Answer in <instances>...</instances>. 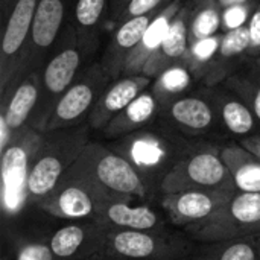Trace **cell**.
I'll return each mask as SVG.
<instances>
[{
    "label": "cell",
    "mask_w": 260,
    "mask_h": 260,
    "mask_svg": "<svg viewBox=\"0 0 260 260\" xmlns=\"http://www.w3.org/2000/svg\"><path fill=\"white\" fill-rule=\"evenodd\" d=\"M224 34H216L207 38L197 40L189 44V49L183 58V62L189 67L198 84L204 79V76L209 73L212 62L219 50L221 41H222Z\"/></svg>",
    "instance_id": "cell-31"
},
{
    "label": "cell",
    "mask_w": 260,
    "mask_h": 260,
    "mask_svg": "<svg viewBox=\"0 0 260 260\" xmlns=\"http://www.w3.org/2000/svg\"><path fill=\"white\" fill-rule=\"evenodd\" d=\"M206 142L209 140L186 137L161 119H157L154 123L110 140L107 145L134 166L154 197L160 200L165 178L187 154Z\"/></svg>",
    "instance_id": "cell-1"
},
{
    "label": "cell",
    "mask_w": 260,
    "mask_h": 260,
    "mask_svg": "<svg viewBox=\"0 0 260 260\" xmlns=\"http://www.w3.org/2000/svg\"><path fill=\"white\" fill-rule=\"evenodd\" d=\"M111 81L113 78L105 72L101 61H91L84 66L75 82L55 105L46 133L85 123L101 94Z\"/></svg>",
    "instance_id": "cell-9"
},
{
    "label": "cell",
    "mask_w": 260,
    "mask_h": 260,
    "mask_svg": "<svg viewBox=\"0 0 260 260\" xmlns=\"http://www.w3.org/2000/svg\"><path fill=\"white\" fill-rule=\"evenodd\" d=\"M259 5L260 0H248L244 3H236V5L222 8L221 32L225 34V32L247 26Z\"/></svg>",
    "instance_id": "cell-32"
},
{
    "label": "cell",
    "mask_w": 260,
    "mask_h": 260,
    "mask_svg": "<svg viewBox=\"0 0 260 260\" xmlns=\"http://www.w3.org/2000/svg\"><path fill=\"white\" fill-rule=\"evenodd\" d=\"M160 12V11H158ZM158 12H151L146 15L134 17L122 24H119L111 35L110 43L107 44V49L104 50L101 56V64L104 66L105 72L113 78L117 79L123 75L125 64L133 53V50L140 43L143 34L146 32L149 23L154 20V17Z\"/></svg>",
    "instance_id": "cell-20"
},
{
    "label": "cell",
    "mask_w": 260,
    "mask_h": 260,
    "mask_svg": "<svg viewBox=\"0 0 260 260\" xmlns=\"http://www.w3.org/2000/svg\"><path fill=\"white\" fill-rule=\"evenodd\" d=\"M219 5L222 8H227V6H232V5H236V3H244V2H248V0H218Z\"/></svg>",
    "instance_id": "cell-39"
},
{
    "label": "cell",
    "mask_w": 260,
    "mask_h": 260,
    "mask_svg": "<svg viewBox=\"0 0 260 260\" xmlns=\"http://www.w3.org/2000/svg\"><path fill=\"white\" fill-rule=\"evenodd\" d=\"M222 6L218 0H192L189 17V41L193 43L221 34Z\"/></svg>",
    "instance_id": "cell-30"
},
{
    "label": "cell",
    "mask_w": 260,
    "mask_h": 260,
    "mask_svg": "<svg viewBox=\"0 0 260 260\" xmlns=\"http://www.w3.org/2000/svg\"><path fill=\"white\" fill-rule=\"evenodd\" d=\"M222 84L250 107L260 122V56H248Z\"/></svg>",
    "instance_id": "cell-28"
},
{
    "label": "cell",
    "mask_w": 260,
    "mask_h": 260,
    "mask_svg": "<svg viewBox=\"0 0 260 260\" xmlns=\"http://www.w3.org/2000/svg\"><path fill=\"white\" fill-rule=\"evenodd\" d=\"M198 91L212 104L219 122L232 140H242L259 134L260 122L250 107L224 84L197 87Z\"/></svg>",
    "instance_id": "cell-17"
},
{
    "label": "cell",
    "mask_w": 260,
    "mask_h": 260,
    "mask_svg": "<svg viewBox=\"0 0 260 260\" xmlns=\"http://www.w3.org/2000/svg\"><path fill=\"white\" fill-rule=\"evenodd\" d=\"M15 2H17V0H0V3H2V15H3V17L9 12V9L12 8V5H14Z\"/></svg>",
    "instance_id": "cell-38"
},
{
    "label": "cell",
    "mask_w": 260,
    "mask_h": 260,
    "mask_svg": "<svg viewBox=\"0 0 260 260\" xmlns=\"http://www.w3.org/2000/svg\"><path fill=\"white\" fill-rule=\"evenodd\" d=\"M41 90V70L29 72L14 88L11 96L0 105L2 142L0 151L26 126L35 111Z\"/></svg>",
    "instance_id": "cell-18"
},
{
    "label": "cell",
    "mask_w": 260,
    "mask_h": 260,
    "mask_svg": "<svg viewBox=\"0 0 260 260\" xmlns=\"http://www.w3.org/2000/svg\"><path fill=\"white\" fill-rule=\"evenodd\" d=\"M91 126L88 122L47 131L43 134L34 155L27 180V204H38L58 186L62 175L81 157L90 140Z\"/></svg>",
    "instance_id": "cell-2"
},
{
    "label": "cell",
    "mask_w": 260,
    "mask_h": 260,
    "mask_svg": "<svg viewBox=\"0 0 260 260\" xmlns=\"http://www.w3.org/2000/svg\"><path fill=\"white\" fill-rule=\"evenodd\" d=\"M38 2L40 0H17L3 17L5 24L0 44V105L6 102L18 84Z\"/></svg>",
    "instance_id": "cell-8"
},
{
    "label": "cell",
    "mask_w": 260,
    "mask_h": 260,
    "mask_svg": "<svg viewBox=\"0 0 260 260\" xmlns=\"http://www.w3.org/2000/svg\"><path fill=\"white\" fill-rule=\"evenodd\" d=\"M163 105L152 93L151 87L139 94L126 108H123L116 117L110 120V123L101 131L105 140H116L131 133H136L157 119H160Z\"/></svg>",
    "instance_id": "cell-22"
},
{
    "label": "cell",
    "mask_w": 260,
    "mask_h": 260,
    "mask_svg": "<svg viewBox=\"0 0 260 260\" xmlns=\"http://www.w3.org/2000/svg\"><path fill=\"white\" fill-rule=\"evenodd\" d=\"M87 260H114V259H113V257H110L108 254L102 253V254H98V256H94V257H91V259H87Z\"/></svg>",
    "instance_id": "cell-40"
},
{
    "label": "cell",
    "mask_w": 260,
    "mask_h": 260,
    "mask_svg": "<svg viewBox=\"0 0 260 260\" xmlns=\"http://www.w3.org/2000/svg\"><path fill=\"white\" fill-rule=\"evenodd\" d=\"M248 46H250L248 26L225 32L219 50L212 62V67L200 84L203 85L222 84L245 62V59L248 58Z\"/></svg>",
    "instance_id": "cell-24"
},
{
    "label": "cell",
    "mask_w": 260,
    "mask_h": 260,
    "mask_svg": "<svg viewBox=\"0 0 260 260\" xmlns=\"http://www.w3.org/2000/svg\"><path fill=\"white\" fill-rule=\"evenodd\" d=\"M70 0H40L34 23L26 58L20 72L18 84L32 70H41L49 53L56 44L64 26ZM17 84V85H18Z\"/></svg>",
    "instance_id": "cell-13"
},
{
    "label": "cell",
    "mask_w": 260,
    "mask_h": 260,
    "mask_svg": "<svg viewBox=\"0 0 260 260\" xmlns=\"http://www.w3.org/2000/svg\"><path fill=\"white\" fill-rule=\"evenodd\" d=\"M44 133L26 126L2 152V195L5 210L17 212L27 204V180L34 155Z\"/></svg>",
    "instance_id": "cell-10"
},
{
    "label": "cell",
    "mask_w": 260,
    "mask_h": 260,
    "mask_svg": "<svg viewBox=\"0 0 260 260\" xmlns=\"http://www.w3.org/2000/svg\"><path fill=\"white\" fill-rule=\"evenodd\" d=\"M84 66H87V61L79 49L73 21L69 18L56 44L41 67V90L38 104L29 120L30 128L46 133L55 105L75 82Z\"/></svg>",
    "instance_id": "cell-4"
},
{
    "label": "cell",
    "mask_w": 260,
    "mask_h": 260,
    "mask_svg": "<svg viewBox=\"0 0 260 260\" xmlns=\"http://www.w3.org/2000/svg\"><path fill=\"white\" fill-rule=\"evenodd\" d=\"M110 229L94 219L69 221L50 238L56 260H87L105 253Z\"/></svg>",
    "instance_id": "cell-15"
},
{
    "label": "cell",
    "mask_w": 260,
    "mask_h": 260,
    "mask_svg": "<svg viewBox=\"0 0 260 260\" xmlns=\"http://www.w3.org/2000/svg\"><path fill=\"white\" fill-rule=\"evenodd\" d=\"M190 8L192 0L184 2L183 8L178 11L175 18L172 20V24L163 38L158 49L152 53V56L148 59V62L143 67V75L149 78L158 76L163 70L168 67L183 61L187 49H189V17H190Z\"/></svg>",
    "instance_id": "cell-21"
},
{
    "label": "cell",
    "mask_w": 260,
    "mask_h": 260,
    "mask_svg": "<svg viewBox=\"0 0 260 260\" xmlns=\"http://www.w3.org/2000/svg\"><path fill=\"white\" fill-rule=\"evenodd\" d=\"M239 143L244 148H247L248 151H251L253 154H256L260 158V133L259 134H254V136H250L247 139L239 140Z\"/></svg>",
    "instance_id": "cell-37"
},
{
    "label": "cell",
    "mask_w": 260,
    "mask_h": 260,
    "mask_svg": "<svg viewBox=\"0 0 260 260\" xmlns=\"http://www.w3.org/2000/svg\"><path fill=\"white\" fill-rule=\"evenodd\" d=\"M190 260H260V233L197 244Z\"/></svg>",
    "instance_id": "cell-27"
},
{
    "label": "cell",
    "mask_w": 260,
    "mask_h": 260,
    "mask_svg": "<svg viewBox=\"0 0 260 260\" xmlns=\"http://www.w3.org/2000/svg\"><path fill=\"white\" fill-rule=\"evenodd\" d=\"M197 82L198 81L195 79L189 67L183 61H180L155 76L151 84V90L160 101V104L165 105L193 91V85Z\"/></svg>",
    "instance_id": "cell-29"
},
{
    "label": "cell",
    "mask_w": 260,
    "mask_h": 260,
    "mask_svg": "<svg viewBox=\"0 0 260 260\" xmlns=\"http://www.w3.org/2000/svg\"><path fill=\"white\" fill-rule=\"evenodd\" d=\"M131 0H110V8H108V18L105 23V29H116L119 17L122 15V12L125 11V8L128 6Z\"/></svg>",
    "instance_id": "cell-36"
},
{
    "label": "cell",
    "mask_w": 260,
    "mask_h": 260,
    "mask_svg": "<svg viewBox=\"0 0 260 260\" xmlns=\"http://www.w3.org/2000/svg\"><path fill=\"white\" fill-rule=\"evenodd\" d=\"M15 260H56V257L49 245V241H27L18 247Z\"/></svg>",
    "instance_id": "cell-34"
},
{
    "label": "cell",
    "mask_w": 260,
    "mask_h": 260,
    "mask_svg": "<svg viewBox=\"0 0 260 260\" xmlns=\"http://www.w3.org/2000/svg\"><path fill=\"white\" fill-rule=\"evenodd\" d=\"M96 178L111 192L157 201L134 166L105 143L90 142L84 149Z\"/></svg>",
    "instance_id": "cell-12"
},
{
    "label": "cell",
    "mask_w": 260,
    "mask_h": 260,
    "mask_svg": "<svg viewBox=\"0 0 260 260\" xmlns=\"http://www.w3.org/2000/svg\"><path fill=\"white\" fill-rule=\"evenodd\" d=\"M183 230L198 244L259 235L260 193L238 190L212 216Z\"/></svg>",
    "instance_id": "cell-7"
},
{
    "label": "cell",
    "mask_w": 260,
    "mask_h": 260,
    "mask_svg": "<svg viewBox=\"0 0 260 260\" xmlns=\"http://www.w3.org/2000/svg\"><path fill=\"white\" fill-rule=\"evenodd\" d=\"M160 119L186 137L225 143L232 140L218 119L212 104L195 88L186 96L168 102Z\"/></svg>",
    "instance_id": "cell-11"
},
{
    "label": "cell",
    "mask_w": 260,
    "mask_h": 260,
    "mask_svg": "<svg viewBox=\"0 0 260 260\" xmlns=\"http://www.w3.org/2000/svg\"><path fill=\"white\" fill-rule=\"evenodd\" d=\"M98 222L110 230H160L171 227L160 203L129 195H113L101 209Z\"/></svg>",
    "instance_id": "cell-14"
},
{
    "label": "cell",
    "mask_w": 260,
    "mask_h": 260,
    "mask_svg": "<svg viewBox=\"0 0 260 260\" xmlns=\"http://www.w3.org/2000/svg\"><path fill=\"white\" fill-rule=\"evenodd\" d=\"M222 143L206 142L187 154L161 183V195L190 189L238 192L221 157Z\"/></svg>",
    "instance_id": "cell-6"
},
{
    "label": "cell",
    "mask_w": 260,
    "mask_h": 260,
    "mask_svg": "<svg viewBox=\"0 0 260 260\" xmlns=\"http://www.w3.org/2000/svg\"><path fill=\"white\" fill-rule=\"evenodd\" d=\"M172 2L174 0H131L128 3V6L125 8V11L122 12V15L119 17L117 26L122 24L123 21L129 20V18L146 15V14H151V12H158Z\"/></svg>",
    "instance_id": "cell-33"
},
{
    "label": "cell",
    "mask_w": 260,
    "mask_h": 260,
    "mask_svg": "<svg viewBox=\"0 0 260 260\" xmlns=\"http://www.w3.org/2000/svg\"><path fill=\"white\" fill-rule=\"evenodd\" d=\"M247 26H248V35H250L248 56H260V5L254 11Z\"/></svg>",
    "instance_id": "cell-35"
},
{
    "label": "cell",
    "mask_w": 260,
    "mask_h": 260,
    "mask_svg": "<svg viewBox=\"0 0 260 260\" xmlns=\"http://www.w3.org/2000/svg\"><path fill=\"white\" fill-rule=\"evenodd\" d=\"M221 157L239 192L260 193V158L256 154L238 140H229L221 146Z\"/></svg>",
    "instance_id": "cell-26"
},
{
    "label": "cell",
    "mask_w": 260,
    "mask_h": 260,
    "mask_svg": "<svg viewBox=\"0 0 260 260\" xmlns=\"http://www.w3.org/2000/svg\"><path fill=\"white\" fill-rule=\"evenodd\" d=\"M236 192L190 189L175 193H165L158 203L166 213L169 224L177 229H186L212 216Z\"/></svg>",
    "instance_id": "cell-16"
},
{
    "label": "cell",
    "mask_w": 260,
    "mask_h": 260,
    "mask_svg": "<svg viewBox=\"0 0 260 260\" xmlns=\"http://www.w3.org/2000/svg\"><path fill=\"white\" fill-rule=\"evenodd\" d=\"M113 195L116 193L96 178L85 152H82L62 175L55 190L38 204V209L58 219L96 221L101 209Z\"/></svg>",
    "instance_id": "cell-3"
},
{
    "label": "cell",
    "mask_w": 260,
    "mask_h": 260,
    "mask_svg": "<svg viewBox=\"0 0 260 260\" xmlns=\"http://www.w3.org/2000/svg\"><path fill=\"white\" fill-rule=\"evenodd\" d=\"M152 78L140 75H122L113 79L104 90L93 111L88 116V125L94 131H102L113 117H116L123 108H126L139 94L148 90L152 84Z\"/></svg>",
    "instance_id": "cell-19"
},
{
    "label": "cell",
    "mask_w": 260,
    "mask_h": 260,
    "mask_svg": "<svg viewBox=\"0 0 260 260\" xmlns=\"http://www.w3.org/2000/svg\"><path fill=\"white\" fill-rule=\"evenodd\" d=\"M183 5H184L183 0H174L172 3H169L166 8H163L154 17V20L149 23L146 32L143 34L140 43L129 55V58L125 64L123 75H140L143 72L145 64L148 62V59L152 56V53L161 44L163 38L166 37V34L172 24V20L175 18L178 11L183 8Z\"/></svg>",
    "instance_id": "cell-25"
},
{
    "label": "cell",
    "mask_w": 260,
    "mask_h": 260,
    "mask_svg": "<svg viewBox=\"0 0 260 260\" xmlns=\"http://www.w3.org/2000/svg\"><path fill=\"white\" fill-rule=\"evenodd\" d=\"M197 244L184 230H110L105 254L114 260H190Z\"/></svg>",
    "instance_id": "cell-5"
},
{
    "label": "cell",
    "mask_w": 260,
    "mask_h": 260,
    "mask_svg": "<svg viewBox=\"0 0 260 260\" xmlns=\"http://www.w3.org/2000/svg\"><path fill=\"white\" fill-rule=\"evenodd\" d=\"M108 8L110 0H75L70 20L73 21L78 44L87 64L94 61L93 56L99 46V32L105 27Z\"/></svg>",
    "instance_id": "cell-23"
}]
</instances>
